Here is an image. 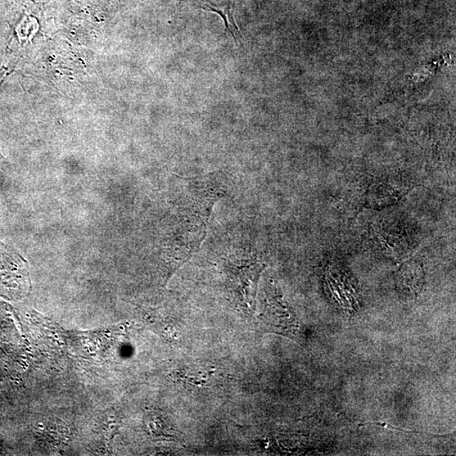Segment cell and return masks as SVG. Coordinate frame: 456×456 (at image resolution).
<instances>
[{"label":"cell","instance_id":"6da1fadb","mask_svg":"<svg viewBox=\"0 0 456 456\" xmlns=\"http://www.w3.org/2000/svg\"><path fill=\"white\" fill-rule=\"evenodd\" d=\"M204 9L206 11L216 12V14H218V15L222 16L224 21L226 28H227L229 33L232 34L234 39L236 38V35H235L234 33V30H236L238 33H239V31L236 25V22H235L233 19L232 7L231 6H230V4H228V6H225L222 8H216V6H211L207 4V6L204 7Z\"/></svg>","mask_w":456,"mask_h":456}]
</instances>
